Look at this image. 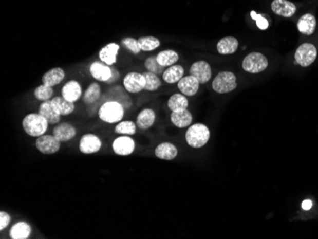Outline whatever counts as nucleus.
Listing matches in <instances>:
<instances>
[{"instance_id": "obj_3", "label": "nucleus", "mask_w": 318, "mask_h": 239, "mask_svg": "<svg viewBox=\"0 0 318 239\" xmlns=\"http://www.w3.org/2000/svg\"><path fill=\"white\" fill-rule=\"evenodd\" d=\"M49 122L40 114H29L22 121V127L27 135L39 137L45 134Z\"/></svg>"}, {"instance_id": "obj_20", "label": "nucleus", "mask_w": 318, "mask_h": 239, "mask_svg": "<svg viewBox=\"0 0 318 239\" xmlns=\"http://www.w3.org/2000/svg\"><path fill=\"white\" fill-rule=\"evenodd\" d=\"M155 154H156V157L163 159V160H173L177 156L178 151L174 144L170 142H163L156 147Z\"/></svg>"}, {"instance_id": "obj_26", "label": "nucleus", "mask_w": 318, "mask_h": 239, "mask_svg": "<svg viewBox=\"0 0 318 239\" xmlns=\"http://www.w3.org/2000/svg\"><path fill=\"white\" fill-rule=\"evenodd\" d=\"M156 121V113L152 109L141 111L137 118V126L141 130H148Z\"/></svg>"}, {"instance_id": "obj_33", "label": "nucleus", "mask_w": 318, "mask_h": 239, "mask_svg": "<svg viewBox=\"0 0 318 239\" xmlns=\"http://www.w3.org/2000/svg\"><path fill=\"white\" fill-rule=\"evenodd\" d=\"M115 132L118 135H122V136H133V135H136L137 133V125L136 123L130 120L120 121L116 126Z\"/></svg>"}, {"instance_id": "obj_15", "label": "nucleus", "mask_w": 318, "mask_h": 239, "mask_svg": "<svg viewBox=\"0 0 318 239\" xmlns=\"http://www.w3.org/2000/svg\"><path fill=\"white\" fill-rule=\"evenodd\" d=\"M52 135L55 136L60 142H67L77 136V130L70 123H60L52 130Z\"/></svg>"}, {"instance_id": "obj_32", "label": "nucleus", "mask_w": 318, "mask_h": 239, "mask_svg": "<svg viewBox=\"0 0 318 239\" xmlns=\"http://www.w3.org/2000/svg\"><path fill=\"white\" fill-rule=\"evenodd\" d=\"M137 40L141 51L144 52L154 51L160 46V40L155 36H143Z\"/></svg>"}, {"instance_id": "obj_11", "label": "nucleus", "mask_w": 318, "mask_h": 239, "mask_svg": "<svg viewBox=\"0 0 318 239\" xmlns=\"http://www.w3.org/2000/svg\"><path fill=\"white\" fill-rule=\"evenodd\" d=\"M136 149V142L130 136H121L117 137L113 142V150L117 155H130Z\"/></svg>"}, {"instance_id": "obj_17", "label": "nucleus", "mask_w": 318, "mask_h": 239, "mask_svg": "<svg viewBox=\"0 0 318 239\" xmlns=\"http://www.w3.org/2000/svg\"><path fill=\"white\" fill-rule=\"evenodd\" d=\"M119 49H120V46L115 42L107 44L99 51V53H98L99 59L109 66L116 64L117 53L119 52Z\"/></svg>"}, {"instance_id": "obj_4", "label": "nucleus", "mask_w": 318, "mask_h": 239, "mask_svg": "<svg viewBox=\"0 0 318 239\" xmlns=\"http://www.w3.org/2000/svg\"><path fill=\"white\" fill-rule=\"evenodd\" d=\"M213 89L217 94H228L237 87L236 77L232 71H220L213 81Z\"/></svg>"}, {"instance_id": "obj_5", "label": "nucleus", "mask_w": 318, "mask_h": 239, "mask_svg": "<svg viewBox=\"0 0 318 239\" xmlns=\"http://www.w3.org/2000/svg\"><path fill=\"white\" fill-rule=\"evenodd\" d=\"M269 66L266 57L261 52H251L242 62L243 70L250 73H259L265 71Z\"/></svg>"}, {"instance_id": "obj_18", "label": "nucleus", "mask_w": 318, "mask_h": 239, "mask_svg": "<svg viewBox=\"0 0 318 239\" xmlns=\"http://www.w3.org/2000/svg\"><path fill=\"white\" fill-rule=\"evenodd\" d=\"M316 28V19L312 13L303 14L297 21L299 32L305 35H312Z\"/></svg>"}, {"instance_id": "obj_35", "label": "nucleus", "mask_w": 318, "mask_h": 239, "mask_svg": "<svg viewBox=\"0 0 318 239\" xmlns=\"http://www.w3.org/2000/svg\"><path fill=\"white\" fill-rule=\"evenodd\" d=\"M144 66L148 70V71L154 72V73H156L157 76L163 75V72L166 70L164 67H162L161 65L157 62L156 56H151V57H149L148 59L145 60Z\"/></svg>"}, {"instance_id": "obj_40", "label": "nucleus", "mask_w": 318, "mask_h": 239, "mask_svg": "<svg viewBox=\"0 0 318 239\" xmlns=\"http://www.w3.org/2000/svg\"><path fill=\"white\" fill-rule=\"evenodd\" d=\"M312 206V200H310V199H306V200L302 202V209H303V210H305V211H309V210H311Z\"/></svg>"}, {"instance_id": "obj_7", "label": "nucleus", "mask_w": 318, "mask_h": 239, "mask_svg": "<svg viewBox=\"0 0 318 239\" xmlns=\"http://www.w3.org/2000/svg\"><path fill=\"white\" fill-rule=\"evenodd\" d=\"M60 141L55 136L43 135L36 138L35 147L40 153L44 155H53L60 150Z\"/></svg>"}, {"instance_id": "obj_9", "label": "nucleus", "mask_w": 318, "mask_h": 239, "mask_svg": "<svg viewBox=\"0 0 318 239\" xmlns=\"http://www.w3.org/2000/svg\"><path fill=\"white\" fill-rule=\"evenodd\" d=\"M190 75L196 78L200 84H205L212 78V68L208 62L199 60L191 66Z\"/></svg>"}, {"instance_id": "obj_13", "label": "nucleus", "mask_w": 318, "mask_h": 239, "mask_svg": "<svg viewBox=\"0 0 318 239\" xmlns=\"http://www.w3.org/2000/svg\"><path fill=\"white\" fill-rule=\"evenodd\" d=\"M91 77L101 82H108L111 78V68L102 61H95L90 66Z\"/></svg>"}, {"instance_id": "obj_31", "label": "nucleus", "mask_w": 318, "mask_h": 239, "mask_svg": "<svg viewBox=\"0 0 318 239\" xmlns=\"http://www.w3.org/2000/svg\"><path fill=\"white\" fill-rule=\"evenodd\" d=\"M142 75L145 78V82H146L144 90L155 91L161 87V85H162L161 84V80L156 73L151 72V71H145V72H143Z\"/></svg>"}, {"instance_id": "obj_36", "label": "nucleus", "mask_w": 318, "mask_h": 239, "mask_svg": "<svg viewBox=\"0 0 318 239\" xmlns=\"http://www.w3.org/2000/svg\"><path fill=\"white\" fill-rule=\"evenodd\" d=\"M121 45H123L126 49L133 52L134 54H138L141 52V49L138 44V40L133 38H125L121 41Z\"/></svg>"}, {"instance_id": "obj_24", "label": "nucleus", "mask_w": 318, "mask_h": 239, "mask_svg": "<svg viewBox=\"0 0 318 239\" xmlns=\"http://www.w3.org/2000/svg\"><path fill=\"white\" fill-rule=\"evenodd\" d=\"M238 48V40L234 36H226L220 39L217 43V52L223 56L233 54Z\"/></svg>"}, {"instance_id": "obj_12", "label": "nucleus", "mask_w": 318, "mask_h": 239, "mask_svg": "<svg viewBox=\"0 0 318 239\" xmlns=\"http://www.w3.org/2000/svg\"><path fill=\"white\" fill-rule=\"evenodd\" d=\"M271 8L273 13L285 19H290L296 13L295 4L290 0H273Z\"/></svg>"}, {"instance_id": "obj_29", "label": "nucleus", "mask_w": 318, "mask_h": 239, "mask_svg": "<svg viewBox=\"0 0 318 239\" xmlns=\"http://www.w3.org/2000/svg\"><path fill=\"white\" fill-rule=\"evenodd\" d=\"M188 99L183 94H175L168 100V108L172 112L185 110L188 108Z\"/></svg>"}, {"instance_id": "obj_6", "label": "nucleus", "mask_w": 318, "mask_h": 239, "mask_svg": "<svg viewBox=\"0 0 318 239\" xmlns=\"http://www.w3.org/2000/svg\"><path fill=\"white\" fill-rule=\"evenodd\" d=\"M317 58L316 47L312 43H303L299 46L294 53L295 63L306 68L309 67L315 61Z\"/></svg>"}, {"instance_id": "obj_21", "label": "nucleus", "mask_w": 318, "mask_h": 239, "mask_svg": "<svg viewBox=\"0 0 318 239\" xmlns=\"http://www.w3.org/2000/svg\"><path fill=\"white\" fill-rule=\"evenodd\" d=\"M171 121L177 128H187L193 122V116L187 109L177 112H172Z\"/></svg>"}, {"instance_id": "obj_22", "label": "nucleus", "mask_w": 318, "mask_h": 239, "mask_svg": "<svg viewBox=\"0 0 318 239\" xmlns=\"http://www.w3.org/2000/svg\"><path fill=\"white\" fill-rule=\"evenodd\" d=\"M39 114L45 118L49 124H58L60 121V115H59L52 106L51 100L43 101L39 108Z\"/></svg>"}, {"instance_id": "obj_30", "label": "nucleus", "mask_w": 318, "mask_h": 239, "mask_svg": "<svg viewBox=\"0 0 318 239\" xmlns=\"http://www.w3.org/2000/svg\"><path fill=\"white\" fill-rule=\"evenodd\" d=\"M101 97V89L98 83H91L88 86L83 95V101L88 105L97 103Z\"/></svg>"}, {"instance_id": "obj_38", "label": "nucleus", "mask_w": 318, "mask_h": 239, "mask_svg": "<svg viewBox=\"0 0 318 239\" xmlns=\"http://www.w3.org/2000/svg\"><path fill=\"white\" fill-rule=\"evenodd\" d=\"M11 222V216L6 212H0V231H3L9 226Z\"/></svg>"}, {"instance_id": "obj_16", "label": "nucleus", "mask_w": 318, "mask_h": 239, "mask_svg": "<svg viewBox=\"0 0 318 239\" xmlns=\"http://www.w3.org/2000/svg\"><path fill=\"white\" fill-rule=\"evenodd\" d=\"M61 94L66 100L74 103L82 96L81 85L77 80H70L63 86Z\"/></svg>"}, {"instance_id": "obj_39", "label": "nucleus", "mask_w": 318, "mask_h": 239, "mask_svg": "<svg viewBox=\"0 0 318 239\" xmlns=\"http://www.w3.org/2000/svg\"><path fill=\"white\" fill-rule=\"evenodd\" d=\"M119 78H120L119 71H117V69L113 67V68H111V78H110V80H109L107 83H108V84H111V83L116 82Z\"/></svg>"}, {"instance_id": "obj_28", "label": "nucleus", "mask_w": 318, "mask_h": 239, "mask_svg": "<svg viewBox=\"0 0 318 239\" xmlns=\"http://www.w3.org/2000/svg\"><path fill=\"white\" fill-rule=\"evenodd\" d=\"M178 59H179V56L174 50H165L156 54L157 62L164 68L176 64Z\"/></svg>"}, {"instance_id": "obj_19", "label": "nucleus", "mask_w": 318, "mask_h": 239, "mask_svg": "<svg viewBox=\"0 0 318 239\" xmlns=\"http://www.w3.org/2000/svg\"><path fill=\"white\" fill-rule=\"evenodd\" d=\"M65 78V71L61 68H52L42 77V84L54 87L61 83Z\"/></svg>"}, {"instance_id": "obj_14", "label": "nucleus", "mask_w": 318, "mask_h": 239, "mask_svg": "<svg viewBox=\"0 0 318 239\" xmlns=\"http://www.w3.org/2000/svg\"><path fill=\"white\" fill-rule=\"evenodd\" d=\"M199 86H200L199 81L191 75L187 77H183L177 83L178 90L186 97L195 96L199 90Z\"/></svg>"}, {"instance_id": "obj_10", "label": "nucleus", "mask_w": 318, "mask_h": 239, "mask_svg": "<svg viewBox=\"0 0 318 239\" xmlns=\"http://www.w3.org/2000/svg\"><path fill=\"white\" fill-rule=\"evenodd\" d=\"M102 147V142L98 136L93 134H86L80 138L79 151L84 155L98 153Z\"/></svg>"}, {"instance_id": "obj_1", "label": "nucleus", "mask_w": 318, "mask_h": 239, "mask_svg": "<svg viewBox=\"0 0 318 239\" xmlns=\"http://www.w3.org/2000/svg\"><path fill=\"white\" fill-rule=\"evenodd\" d=\"M211 133L208 127L201 123L192 125L186 132V142L192 148H201L208 143Z\"/></svg>"}, {"instance_id": "obj_34", "label": "nucleus", "mask_w": 318, "mask_h": 239, "mask_svg": "<svg viewBox=\"0 0 318 239\" xmlns=\"http://www.w3.org/2000/svg\"><path fill=\"white\" fill-rule=\"evenodd\" d=\"M33 95L38 100H40L42 102L47 101V100H51L53 96V89L52 87L47 86V85H40L34 90Z\"/></svg>"}, {"instance_id": "obj_27", "label": "nucleus", "mask_w": 318, "mask_h": 239, "mask_svg": "<svg viewBox=\"0 0 318 239\" xmlns=\"http://www.w3.org/2000/svg\"><path fill=\"white\" fill-rule=\"evenodd\" d=\"M32 228L24 221L15 223L10 230V237L12 239H27L31 235Z\"/></svg>"}, {"instance_id": "obj_2", "label": "nucleus", "mask_w": 318, "mask_h": 239, "mask_svg": "<svg viewBox=\"0 0 318 239\" xmlns=\"http://www.w3.org/2000/svg\"><path fill=\"white\" fill-rule=\"evenodd\" d=\"M124 109L122 104L115 100H108L101 104L98 117L108 124L120 122L124 117Z\"/></svg>"}, {"instance_id": "obj_37", "label": "nucleus", "mask_w": 318, "mask_h": 239, "mask_svg": "<svg viewBox=\"0 0 318 239\" xmlns=\"http://www.w3.org/2000/svg\"><path fill=\"white\" fill-rule=\"evenodd\" d=\"M252 17L253 20H256V25L261 30H266L269 27V21L267 19H264L261 14H255L254 12H252Z\"/></svg>"}, {"instance_id": "obj_8", "label": "nucleus", "mask_w": 318, "mask_h": 239, "mask_svg": "<svg viewBox=\"0 0 318 239\" xmlns=\"http://www.w3.org/2000/svg\"><path fill=\"white\" fill-rule=\"evenodd\" d=\"M145 78L142 73L130 71L125 76L123 85L125 90L130 94H138L145 89Z\"/></svg>"}, {"instance_id": "obj_23", "label": "nucleus", "mask_w": 318, "mask_h": 239, "mask_svg": "<svg viewBox=\"0 0 318 239\" xmlns=\"http://www.w3.org/2000/svg\"><path fill=\"white\" fill-rule=\"evenodd\" d=\"M51 103L54 111L60 116H69L74 111V103L66 100L63 97H53Z\"/></svg>"}, {"instance_id": "obj_25", "label": "nucleus", "mask_w": 318, "mask_h": 239, "mask_svg": "<svg viewBox=\"0 0 318 239\" xmlns=\"http://www.w3.org/2000/svg\"><path fill=\"white\" fill-rule=\"evenodd\" d=\"M184 77V68L181 65H173L170 66L163 72V80L168 84L178 83V81Z\"/></svg>"}]
</instances>
